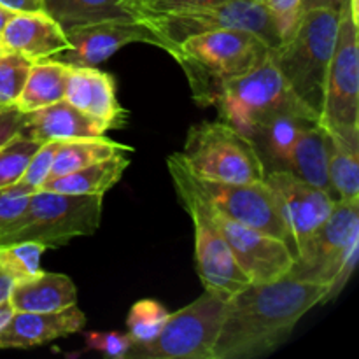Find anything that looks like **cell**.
I'll list each match as a JSON object with an SVG mask.
<instances>
[{
    "label": "cell",
    "mask_w": 359,
    "mask_h": 359,
    "mask_svg": "<svg viewBox=\"0 0 359 359\" xmlns=\"http://www.w3.org/2000/svg\"><path fill=\"white\" fill-rule=\"evenodd\" d=\"M340 7L307 6L297 30L270 49V60L293 93L316 114H321L326 74L339 32Z\"/></svg>",
    "instance_id": "cell-3"
},
{
    "label": "cell",
    "mask_w": 359,
    "mask_h": 359,
    "mask_svg": "<svg viewBox=\"0 0 359 359\" xmlns=\"http://www.w3.org/2000/svg\"><path fill=\"white\" fill-rule=\"evenodd\" d=\"M265 182L276 193L286 230L284 242L293 258H297L307 238L330 216L335 198L325 189L309 184L286 170L269 172Z\"/></svg>",
    "instance_id": "cell-14"
},
{
    "label": "cell",
    "mask_w": 359,
    "mask_h": 359,
    "mask_svg": "<svg viewBox=\"0 0 359 359\" xmlns=\"http://www.w3.org/2000/svg\"><path fill=\"white\" fill-rule=\"evenodd\" d=\"M286 172L332 195L328 181V135L319 123L305 126L300 133L291 149Z\"/></svg>",
    "instance_id": "cell-23"
},
{
    "label": "cell",
    "mask_w": 359,
    "mask_h": 359,
    "mask_svg": "<svg viewBox=\"0 0 359 359\" xmlns=\"http://www.w3.org/2000/svg\"><path fill=\"white\" fill-rule=\"evenodd\" d=\"M14 14H16V13H13V11L6 9V7H0V37H2L4 28H6V25L9 23V20L14 16Z\"/></svg>",
    "instance_id": "cell-41"
},
{
    "label": "cell",
    "mask_w": 359,
    "mask_h": 359,
    "mask_svg": "<svg viewBox=\"0 0 359 359\" xmlns=\"http://www.w3.org/2000/svg\"><path fill=\"white\" fill-rule=\"evenodd\" d=\"M70 48L53 60L69 67H97L116 51L133 42H146L163 49V42L140 20H111L81 25L65 32Z\"/></svg>",
    "instance_id": "cell-15"
},
{
    "label": "cell",
    "mask_w": 359,
    "mask_h": 359,
    "mask_svg": "<svg viewBox=\"0 0 359 359\" xmlns=\"http://www.w3.org/2000/svg\"><path fill=\"white\" fill-rule=\"evenodd\" d=\"M263 4L272 16L283 42L287 41L300 23L307 0H265Z\"/></svg>",
    "instance_id": "cell-35"
},
{
    "label": "cell",
    "mask_w": 359,
    "mask_h": 359,
    "mask_svg": "<svg viewBox=\"0 0 359 359\" xmlns=\"http://www.w3.org/2000/svg\"><path fill=\"white\" fill-rule=\"evenodd\" d=\"M104 196L69 193H32L28 207L0 245L11 242H39L46 249L63 248L77 237L93 235L100 226Z\"/></svg>",
    "instance_id": "cell-6"
},
{
    "label": "cell",
    "mask_w": 359,
    "mask_h": 359,
    "mask_svg": "<svg viewBox=\"0 0 359 359\" xmlns=\"http://www.w3.org/2000/svg\"><path fill=\"white\" fill-rule=\"evenodd\" d=\"M228 0H126L125 9L130 11L137 20L144 16H160V14L182 13V11L200 9Z\"/></svg>",
    "instance_id": "cell-33"
},
{
    "label": "cell",
    "mask_w": 359,
    "mask_h": 359,
    "mask_svg": "<svg viewBox=\"0 0 359 359\" xmlns=\"http://www.w3.org/2000/svg\"><path fill=\"white\" fill-rule=\"evenodd\" d=\"M46 248L39 242L21 241L0 245V270L13 283L41 272V258Z\"/></svg>",
    "instance_id": "cell-28"
},
{
    "label": "cell",
    "mask_w": 359,
    "mask_h": 359,
    "mask_svg": "<svg viewBox=\"0 0 359 359\" xmlns=\"http://www.w3.org/2000/svg\"><path fill=\"white\" fill-rule=\"evenodd\" d=\"M123 153H132V147L123 146V144L114 142L111 139H105L104 135L91 137V139L63 140V142H60L58 151H56L49 179L70 174V172H76L79 168L88 167V165L107 160V158Z\"/></svg>",
    "instance_id": "cell-26"
},
{
    "label": "cell",
    "mask_w": 359,
    "mask_h": 359,
    "mask_svg": "<svg viewBox=\"0 0 359 359\" xmlns=\"http://www.w3.org/2000/svg\"><path fill=\"white\" fill-rule=\"evenodd\" d=\"M328 293L326 284L291 273L273 283L248 284L224 304L214 359H255L273 353L305 314L326 304Z\"/></svg>",
    "instance_id": "cell-1"
},
{
    "label": "cell",
    "mask_w": 359,
    "mask_h": 359,
    "mask_svg": "<svg viewBox=\"0 0 359 359\" xmlns=\"http://www.w3.org/2000/svg\"><path fill=\"white\" fill-rule=\"evenodd\" d=\"M256 2H262L263 4V2H265V0H256Z\"/></svg>",
    "instance_id": "cell-43"
},
{
    "label": "cell",
    "mask_w": 359,
    "mask_h": 359,
    "mask_svg": "<svg viewBox=\"0 0 359 359\" xmlns=\"http://www.w3.org/2000/svg\"><path fill=\"white\" fill-rule=\"evenodd\" d=\"M70 67L58 60H42L32 63L25 86L18 97L14 107L20 112L37 111V109L63 100L69 83Z\"/></svg>",
    "instance_id": "cell-24"
},
{
    "label": "cell",
    "mask_w": 359,
    "mask_h": 359,
    "mask_svg": "<svg viewBox=\"0 0 359 359\" xmlns=\"http://www.w3.org/2000/svg\"><path fill=\"white\" fill-rule=\"evenodd\" d=\"M125 2H126V0H125Z\"/></svg>",
    "instance_id": "cell-44"
},
{
    "label": "cell",
    "mask_w": 359,
    "mask_h": 359,
    "mask_svg": "<svg viewBox=\"0 0 359 359\" xmlns=\"http://www.w3.org/2000/svg\"><path fill=\"white\" fill-rule=\"evenodd\" d=\"M0 7L13 13H41L44 11V0H0Z\"/></svg>",
    "instance_id": "cell-38"
},
{
    "label": "cell",
    "mask_w": 359,
    "mask_h": 359,
    "mask_svg": "<svg viewBox=\"0 0 359 359\" xmlns=\"http://www.w3.org/2000/svg\"><path fill=\"white\" fill-rule=\"evenodd\" d=\"M65 100L107 130L119 128L125 123V111L116 98L114 79L97 67H70Z\"/></svg>",
    "instance_id": "cell-18"
},
{
    "label": "cell",
    "mask_w": 359,
    "mask_h": 359,
    "mask_svg": "<svg viewBox=\"0 0 359 359\" xmlns=\"http://www.w3.org/2000/svg\"><path fill=\"white\" fill-rule=\"evenodd\" d=\"M44 13L65 32L98 21L137 20L125 9V0H44Z\"/></svg>",
    "instance_id": "cell-25"
},
{
    "label": "cell",
    "mask_w": 359,
    "mask_h": 359,
    "mask_svg": "<svg viewBox=\"0 0 359 359\" xmlns=\"http://www.w3.org/2000/svg\"><path fill=\"white\" fill-rule=\"evenodd\" d=\"M216 107L226 123L251 137L256 128L279 116H300L319 123V116L293 93L269 58L252 72L230 81Z\"/></svg>",
    "instance_id": "cell-5"
},
{
    "label": "cell",
    "mask_w": 359,
    "mask_h": 359,
    "mask_svg": "<svg viewBox=\"0 0 359 359\" xmlns=\"http://www.w3.org/2000/svg\"><path fill=\"white\" fill-rule=\"evenodd\" d=\"M14 312H58L77 304V290L65 273L39 272L13 284L9 300Z\"/></svg>",
    "instance_id": "cell-20"
},
{
    "label": "cell",
    "mask_w": 359,
    "mask_h": 359,
    "mask_svg": "<svg viewBox=\"0 0 359 359\" xmlns=\"http://www.w3.org/2000/svg\"><path fill=\"white\" fill-rule=\"evenodd\" d=\"M140 21H144L160 37L163 49L168 53L186 39L216 30L251 32L258 35L270 49L283 44L279 30L265 4L256 0H228L182 13L144 16Z\"/></svg>",
    "instance_id": "cell-10"
},
{
    "label": "cell",
    "mask_w": 359,
    "mask_h": 359,
    "mask_svg": "<svg viewBox=\"0 0 359 359\" xmlns=\"http://www.w3.org/2000/svg\"><path fill=\"white\" fill-rule=\"evenodd\" d=\"M86 344L90 349L100 351L104 356L114 359H126L130 347H132V339L128 333H116V332H90L86 333Z\"/></svg>",
    "instance_id": "cell-36"
},
{
    "label": "cell",
    "mask_w": 359,
    "mask_h": 359,
    "mask_svg": "<svg viewBox=\"0 0 359 359\" xmlns=\"http://www.w3.org/2000/svg\"><path fill=\"white\" fill-rule=\"evenodd\" d=\"M226 298L203 291L181 311L168 314L160 332L146 342H132L126 359H214Z\"/></svg>",
    "instance_id": "cell-11"
},
{
    "label": "cell",
    "mask_w": 359,
    "mask_h": 359,
    "mask_svg": "<svg viewBox=\"0 0 359 359\" xmlns=\"http://www.w3.org/2000/svg\"><path fill=\"white\" fill-rule=\"evenodd\" d=\"M188 76L193 98L198 105H216L230 81L262 65L270 48L245 30H216L195 35L170 53Z\"/></svg>",
    "instance_id": "cell-2"
},
{
    "label": "cell",
    "mask_w": 359,
    "mask_h": 359,
    "mask_svg": "<svg viewBox=\"0 0 359 359\" xmlns=\"http://www.w3.org/2000/svg\"><path fill=\"white\" fill-rule=\"evenodd\" d=\"M179 158L195 177L209 181L259 182L266 177L252 140L224 119L193 126Z\"/></svg>",
    "instance_id": "cell-8"
},
{
    "label": "cell",
    "mask_w": 359,
    "mask_h": 359,
    "mask_svg": "<svg viewBox=\"0 0 359 359\" xmlns=\"http://www.w3.org/2000/svg\"><path fill=\"white\" fill-rule=\"evenodd\" d=\"M130 158L123 154L97 161L88 167L79 168L70 174L51 177L42 184L44 191L69 193V195H95L104 196L111 188L121 181L123 174L128 168Z\"/></svg>",
    "instance_id": "cell-21"
},
{
    "label": "cell",
    "mask_w": 359,
    "mask_h": 359,
    "mask_svg": "<svg viewBox=\"0 0 359 359\" xmlns=\"http://www.w3.org/2000/svg\"><path fill=\"white\" fill-rule=\"evenodd\" d=\"M168 314L170 312L156 300L146 298L135 302L126 318V328L132 342H146L153 339L167 321Z\"/></svg>",
    "instance_id": "cell-30"
},
{
    "label": "cell",
    "mask_w": 359,
    "mask_h": 359,
    "mask_svg": "<svg viewBox=\"0 0 359 359\" xmlns=\"http://www.w3.org/2000/svg\"><path fill=\"white\" fill-rule=\"evenodd\" d=\"M105 132L109 130L102 123L74 107L65 98L37 111L27 112L21 130V133L37 140L39 144L49 140L63 142V140L91 139V137H102Z\"/></svg>",
    "instance_id": "cell-19"
},
{
    "label": "cell",
    "mask_w": 359,
    "mask_h": 359,
    "mask_svg": "<svg viewBox=\"0 0 359 359\" xmlns=\"http://www.w3.org/2000/svg\"><path fill=\"white\" fill-rule=\"evenodd\" d=\"M189 177H191L196 191L203 196V200L214 210L237 221V223L284 241L286 230H284L279 203H277L276 193L272 191V188L265 181H209V179L195 177L191 172H189Z\"/></svg>",
    "instance_id": "cell-12"
},
{
    "label": "cell",
    "mask_w": 359,
    "mask_h": 359,
    "mask_svg": "<svg viewBox=\"0 0 359 359\" xmlns=\"http://www.w3.org/2000/svg\"><path fill=\"white\" fill-rule=\"evenodd\" d=\"M39 146L41 144L37 140L20 132L0 147V188L20 181Z\"/></svg>",
    "instance_id": "cell-29"
},
{
    "label": "cell",
    "mask_w": 359,
    "mask_h": 359,
    "mask_svg": "<svg viewBox=\"0 0 359 359\" xmlns=\"http://www.w3.org/2000/svg\"><path fill=\"white\" fill-rule=\"evenodd\" d=\"M6 51H7V49L4 48V46H2V42H0V55H2V53H6Z\"/></svg>",
    "instance_id": "cell-42"
},
{
    "label": "cell",
    "mask_w": 359,
    "mask_h": 359,
    "mask_svg": "<svg viewBox=\"0 0 359 359\" xmlns=\"http://www.w3.org/2000/svg\"><path fill=\"white\" fill-rule=\"evenodd\" d=\"M30 67V60L16 51H6L0 55V107H11L16 104Z\"/></svg>",
    "instance_id": "cell-31"
},
{
    "label": "cell",
    "mask_w": 359,
    "mask_h": 359,
    "mask_svg": "<svg viewBox=\"0 0 359 359\" xmlns=\"http://www.w3.org/2000/svg\"><path fill=\"white\" fill-rule=\"evenodd\" d=\"M319 126L359 147L358 0H344L340 6L339 32L326 74Z\"/></svg>",
    "instance_id": "cell-7"
},
{
    "label": "cell",
    "mask_w": 359,
    "mask_h": 359,
    "mask_svg": "<svg viewBox=\"0 0 359 359\" xmlns=\"http://www.w3.org/2000/svg\"><path fill=\"white\" fill-rule=\"evenodd\" d=\"M205 207L212 223L224 237L235 259L252 284L273 283L291 272L294 258L283 238L237 223L214 210L207 202Z\"/></svg>",
    "instance_id": "cell-13"
},
{
    "label": "cell",
    "mask_w": 359,
    "mask_h": 359,
    "mask_svg": "<svg viewBox=\"0 0 359 359\" xmlns=\"http://www.w3.org/2000/svg\"><path fill=\"white\" fill-rule=\"evenodd\" d=\"M30 195V189L25 188L20 182L0 188V241L21 219L28 207Z\"/></svg>",
    "instance_id": "cell-32"
},
{
    "label": "cell",
    "mask_w": 359,
    "mask_h": 359,
    "mask_svg": "<svg viewBox=\"0 0 359 359\" xmlns=\"http://www.w3.org/2000/svg\"><path fill=\"white\" fill-rule=\"evenodd\" d=\"M58 147V140H49V142L41 144L39 149L34 153V156L30 158V161L27 165V170L23 172V175H21V179L18 182L23 184L25 188L30 189L32 193L39 191L42 188V184L49 179L53 161H55Z\"/></svg>",
    "instance_id": "cell-34"
},
{
    "label": "cell",
    "mask_w": 359,
    "mask_h": 359,
    "mask_svg": "<svg viewBox=\"0 0 359 359\" xmlns=\"http://www.w3.org/2000/svg\"><path fill=\"white\" fill-rule=\"evenodd\" d=\"M167 163L175 191L195 226L196 270L202 286L205 291H212L228 300L231 294L251 284V280L241 269L224 237L210 219L205 202L193 186L189 172L182 165L179 153L168 156Z\"/></svg>",
    "instance_id": "cell-9"
},
{
    "label": "cell",
    "mask_w": 359,
    "mask_h": 359,
    "mask_svg": "<svg viewBox=\"0 0 359 359\" xmlns=\"http://www.w3.org/2000/svg\"><path fill=\"white\" fill-rule=\"evenodd\" d=\"M359 258V202L335 200L332 212L307 238L294 258L291 276L326 284L335 300L353 276Z\"/></svg>",
    "instance_id": "cell-4"
},
{
    "label": "cell",
    "mask_w": 359,
    "mask_h": 359,
    "mask_svg": "<svg viewBox=\"0 0 359 359\" xmlns=\"http://www.w3.org/2000/svg\"><path fill=\"white\" fill-rule=\"evenodd\" d=\"M7 51H16L32 63L55 58L70 48L65 30L44 11L16 13L6 25L0 37Z\"/></svg>",
    "instance_id": "cell-17"
},
{
    "label": "cell",
    "mask_w": 359,
    "mask_h": 359,
    "mask_svg": "<svg viewBox=\"0 0 359 359\" xmlns=\"http://www.w3.org/2000/svg\"><path fill=\"white\" fill-rule=\"evenodd\" d=\"M328 135V181L335 200L359 202V147Z\"/></svg>",
    "instance_id": "cell-27"
},
{
    "label": "cell",
    "mask_w": 359,
    "mask_h": 359,
    "mask_svg": "<svg viewBox=\"0 0 359 359\" xmlns=\"http://www.w3.org/2000/svg\"><path fill=\"white\" fill-rule=\"evenodd\" d=\"M312 119L300 116H279L255 130L249 139L255 144L266 174L276 170H287L291 149L304 132L305 126L312 125Z\"/></svg>",
    "instance_id": "cell-22"
},
{
    "label": "cell",
    "mask_w": 359,
    "mask_h": 359,
    "mask_svg": "<svg viewBox=\"0 0 359 359\" xmlns=\"http://www.w3.org/2000/svg\"><path fill=\"white\" fill-rule=\"evenodd\" d=\"M13 280L9 279L7 276H4L2 270H0V304H4V302L9 300V294H11V290H13Z\"/></svg>",
    "instance_id": "cell-39"
},
{
    "label": "cell",
    "mask_w": 359,
    "mask_h": 359,
    "mask_svg": "<svg viewBox=\"0 0 359 359\" xmlns=\"http://www.w3.org/2000/svg\"><path fill=\"white\" fill-rule=\"evenodd\" d=\"M13 314H14V311H13V307H11L9 302H4V304H0V330L7 325V321H9L11 316Z\"/></svg>",
    "instance_id": "cell-40"
},
{
    "label": "cell",
    "mask_w": 359,
    "mask_h": 359,
    "mask_svg": "<svg viewBox=\"0 0 359 359\" xmlns=\"http://www.w3.org/2000/svg\"><path fill=\"white\" fill-rule=\"evenodd\" d=\"M84 326L86 316L77 304L58 312H14L0 330V349H34L81 333Z\"/></svg>",
    "instance_id": "cell-16"
},
{
    "label": "cell",
    "mask_w": 359,
    "mask_h": 359,
    "mask_svg": "<svg viewBox=\"0 0 359 359\" xmlns=\"http://www.w3.org/2000/svg\"><path fill=\"white\" fill-rule=\"evenodd\" d=\"M23 121L25 114L18 111L14 105L0 107V147L23 130Z\"/></svg>",
    "instance_id": "cell-37"
}]
</instances>
